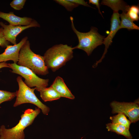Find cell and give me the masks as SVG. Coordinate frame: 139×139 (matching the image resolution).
<instances>
[{
    "mask_svg": "<svg viewBox=\"0 0 139 139\" xmlns=\"http://www.w3.org/2000/svg\"><path fill=\"white\" fill-rule=\"evenodd\" d=\"M73 47L67 44H56L48 49L43 56L48 68L55 72L73 57Z\"/></svg>",
    "mask_w": 139,
    "mask_h": 139,
    "instance_id": "1",
    "label": "cell"
},
{
    "mask_svg": "<svg viewBox=\"0 0 139 139\" xmlns=\"http://www.w3.org/2000/svg\"><path fill=\"white\" fill-rule=\"evenodd\" d=\"M17 64L29 68L38 75H46L49 73L43 56L36 54L31 50L30 42L28 40L21 49Z\"/></svg>",
    "mask_w": 139,
    "mask_h": 139,
    "instance_id": "2",
    "label": "cell"
},
{
    "mask_svg": "<svg viewBox=\"0 0 139 139\" xmlns=\"http://www.w3.org/2000/svg\"><path fill=\"white\" fill-rule=\"evenodd\" d=\"M40 109H28L21 116L19 123L14 127L7 129L4 125L0 127V139H24V130L31 125L40 112Z\"/></svg>",
    "mask_w": 139,
    "mask_h": 139,
    "instance_id": "3",
    "label": "cell"
},
{
    "mask_svg": "<svg viewBox=\"0 0 139 139\" xmlns=\"http://www.w3.org/2000/svg\"><path fill=\"white\" fill-rule=\"evenodd\" d=\"M70 18L72 28L79 40L78 45L73 47V49H78L82 50L88 56H89L95 49L103 44L105 37L100 35L98 31L97 28L94 27H92L90 30L87 32L79 31L74 26L73 17L71 16Z\"/></svg>",
    "mask_w": 139,
    "mask_h": 139,
    "instance_id": "4",
    "label": "cell"
},
{
    "mask_svg": "<svg viewBox=\"0 0 139 139\" xmlns=\"http://www.w3.org/2000/svg\"><path fill=\"white\" fill-rule=\"evenodd\" d=\"M16 81L19 88L16 91V99L13 104V107H16L25 103H30L35 105L38 108L41 109L44 114L48 115L50 111V108L43 103L36 96L34 93L36 88H31L27 86L20 76L17 77Z\"/></svg>",
    "mask_w": 139,
    "mask_h": 139,
    "instance_id": "5",
    "label": "cell"
},
{
    "mask_svg": "<svg viewBox=\"0 0 139 139\" xmlns=\"http://www.w3.org/2000/svg\"><path fill=\"white\" fill-rule=\"evenodd\" d=\"M9 68L12 73L19 75L24 78V82L28 87L36 88L47 87L48 84L49 80L40 78L29 68L18 65L15 63H9Z\"/></svg>",
    "mask_w": 139,
    "mask_h": 139,
    "instance_id": "6",
    "label": "cell"
},
{
    "mask_svg": "<svg viewBox=\"0 0 139 139\" xmlns=\"http://www.w3.org/2000/svg\"><path fill=\"white\" fill-rule=\"evenodd\" d=\"M113 114L122 113L127 116L131 123H135L139 119V107L135 102H120L116 101L110 104Z\"/></svg>",
    "mask_w": 139,
    "mask_h": 139,
    "instance_id": "7",
    "label": "cell"
},
{
    "mask_svg": "<svg viewBox=\"0 0 139 139\" xmlns=\"http://www.w3.org/2000/svg\"><path fill=\"white\" fill-rule=\"evenodd\" d=\"M0 25L3 29V34L5 39L13 45L17 44L16 37L23 31L31 27H40V24L35 20L31 24L27 26L6 25L1 21H0Z\"/></svg>",
    "mask_w": 139,
    "mask_h": 139,
    "instance_id": "8",
    "label": "cell"
},
{
    "mask_svg": "<svg viewBox=\"0 0 139 139\" xmlns=\"http://www.w3.org/2000/svg\"><path fill=\"white\" fill-rule=\"evenodd\" d=\"M120 17V14L118 12H113L111 19L110 32L108 36L104 38L103 42V44L105 45L103 53L101 58L95 63L94 65L95 67H96L98 64L101 62L105 57L108 49L112 42L113 38L119 29V27L121 21Z\"/></svg>",
    "mask_w": 139,
    "mask_h": 139,
    "instance_id": "9",
    "label": "cell"
},
{
    "mask_svg": "<svg viewBox=\"0 0 139 139\" xmlns=\"http://www.w3.org/2000/svg\"><path fill=\"white\" fill-rule=\"evenodd\" d=\"M28 39V37L25 36L18 44L13 45L7 46L4 52L0 54V62L12 60L14 63L17 64L21 49Z\"/></svg>",
    "mask_w": 139,
    "mask_h": 139,
    "instance_id": "10",
    "label": "cell"
},
{
    "mask_svg": "<svg viewBox=\"0 0 139 139\" xmlns=\"http://www.w3.org/2000/svg\"><path fill=\"white\" fill-rule=\"evenodd\" d=\"M0 18L8 22L10 24L14 26H27L31 24L34 20L30 17L18 16L12 12L6 13L0 11Z\"/></svg>",
    "mask_w": 139,
    "mask_h": 139,
    "instance_id": "11",
    "label": "cell"
},
{
    "mask_svg": "<svg viewBox=\"0 0 139 139\" xmlns=\"http://www.w3.org/2000/svg\"><path fill=\"white\" fill-rule=\"evenodd\" d=\"M51 86L54 88L59 94L61 97H64L71 99H75L72 94L64 82L62 78L57 76Z\"/></svg>",
    "mask_w": 139,
    "mask_h": 139,
    "instance_id": "12",
    "label": "cell"
},
{
    "mask_svg": "<svg viewBox=\"0 0 139 139\" xmlns=\"http://www.w3.org/2000/svg\"><path fill=\"white\" fill-rule=\"evenodd\" d=\"M35 88L36 90L40 92L41 97L45 102L58 100L61 97L59 94L51 86L48 88Z\"/></svg>",
    "mask_w": 139,
    "mask_h": 139,
    "instance_id": "13",
    "label": "cell"
},
{
    "mask_svg": "<svg viewBox=\"0 0 139 139\" xmlns=\"http://www.w3.org/2000/svg\"><path fill=\"white\" fill-rule=\"evenodd\" d=\"M101 4L108 6L113 10V12H115L121 10L123 12L126 13L130 6L121 0H103Z\"/></svg>",
    "mask_w": 139,
    "mask_h": 139,
    "instance_id": "14",
    "label": "cell"
},
{
    "mask_svg": "<svg viewBox=\"0 0 139 139\" xmlns=\"http://www.w3.org/2000/svg\"><path fill=\"white\" fill-rule=\"evenodd\" d=\"M106 126L109 131L123 135L128 139H132V138L129 129L123 125L110 123L107 124Z\"/></svg>",
    "mask_w": 139,
    "mask_h": 139,
    "instance_id": "15",
    "label": "cell"
},
{
    "mask_svg": "<svg viewBox=\"0 0 139 139\" xmlns=\"http://www.w3.org/2000/svg\"><path fill=\"white\" fill-rule=\"evenodd\" d=\"M121 21L119 27V29L126 28L128 30H139V27L135 24L128 16L126 13L122 12L120 14Z\"/></svg>",
    "mask_w": 139,
    "mask_h": 139,
    "instance_id": "16",
    "label": "cell"
},
{
    "mask_svg": "<svg viewBox=\"0 0 139 139\" xmlns=\"http://www.w3.org/2000/svg\"><path fill=\"white\" fill-rule=\"evenodd\" d=\"M110 119L112 123L123 125L129 129L131 122L126 118L124 114L118 113L116 115L110 117Z\"/></svg>",
    "mask_w": 139,
    "mask_h": 139,
    "instance_id": "17",
    "label": "cell"
},
{
    "mask_svg": "<svg viewBox=\"0 0 139 139\" xmlns=\"http://www.w3.org/2000/svg\"><path fill=\"white\" fill-rule=\"evenodd\" d=\"M126 13L133 21H137L139 19V6L132 5L130 6Z\"/></svg>",
    "mask_w": 139,
    "mask_h": 139,
    "instance_id": "18",
    "label": "cell"
},
{
    "mask_svg": "<svg viewBox=\"0 0 139 139\" xmlns=\"http://www.w3.org/2000/svg\"><path fill=\"white\" fill-rule=\"evenodd\" d=\"M16 91L11 92L0 90V105L4 102L12 100L16 97Z\"/></svg>",
    "mask_w": 139,
    "mask_h": 139,
    "instance_id": "19",
    "label": "cell"
},
{
    "mask_svg": "<svg viewBox=\"0 0 139 139\" xmlns=\"http://www.w3.org/2000/svg\"><path fill=\"white\" fill-rule=\"evenodd\" d=\"M55 1L57 3L64 6L69 11H71L74 8L79 6L69 0H56Z\"/></svg>",
    "mask_w": 139,
    "mask_h": 139,
    "instance_id": "20",
    "label": "cell"
},
{
    "mask_svg": "<svg viewBox=\"0 0 139 139\" xmlns=\"http://www.w3.org/2000/svg\"><path fill=\"white\" fill-rule=\"evenodd\" d=\"M26 1V0H13L10 5L14 9L19 10L23 8Z\"/></svg>",
    "mask_w": 139,
    "mask_h": 139,
    "instance_id": "21",
    "label": "cell"
},
{
    "mask_svg": "<svg viewBox=\"0 0 139 139\" xmlns=\"http://www.w3.org/2000/svg\"><path fill=\"white\" fill-rule=\"evenodd\" d=\"M10 43L5 39L3 34V29L0 28V46L3 48H6L9 45Z\"/></svg>",
    "mask_w": 139,
    "mask_h": 139,
    "instance_id": "22",
    "label": "cell"
},
{
    "mask_svg": "<svg viewBox=\"0 0 139 139\" xmlns=\"http://www.w3.org/2000/svg\"><path fill=\"white\" fill-rule=\"evenodd\" d=\"M70 1L76 4L79 5H82L83 6L93 8L89 5L85 1L83 0H69Z\"/></svg>",
    "mask_w": 139,
    "mask_h": 139,
    "instance_id": "23",
    "label": "cell"
},
{
    "mask_svg": "<svg viewBox=\"0 0 139 139\" xmlns=\"http://www.w3.org/2000/svg\"><path fill=\"white\" fill-rule=\"evenodd\" d=\"M99 0H89V3L95 5L96 7L98 9L99 13L101 15L102 17H103L100 10V5Z\"/></svg>",
    "mask_w": 139,
    "mask_h": 139,
    "instance_id": "24",
    "label": "cell"
},
{
    "mask_svg": "<svg viewBox=\"0 0 139 139\" xmlns=\"http://www.w3.org/2000/svg\"><path fill=\"white\" fill-rule=\"evenodd\" d=\"M4 67H8V64L6 62H0V69Z\"/></svg>",
    "mask_w": 139,
    "mask_h": 139,
    "instance_id": "25",
    "label": "cell"
}]
</instances>
